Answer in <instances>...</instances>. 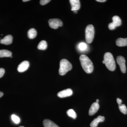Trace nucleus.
Segmentation results:
<instances>
[{"label": "nucleus", "instance_id": "6e6552de", "mask_svg": "<svg viewBox=\"0 0 127 127\" xmlns=\"http://www.w3.org/2000/svg\"><path fill=\"white\" fill-rule=\"evenodd\" d=\"M30 63L29 62L27 61H24L19 64L17 67V70L19 72H24L28 69Z\"/></svg>", "mask_w": 127, "mask_h": 127}, {"label": "nucleus", "instance_id": "412c9836", "mask_svg": "<svg viewBox=\"0 0 127 127\" xmlns=\"http://www.w3.org/2000/svg\"><path fill=\"white\" fill-rule=\"evenodd\" d=\"M119 108L121 112L124 114H127V107L124 104H121L119 105Z\"/></svg>", "mask_w": 127, "mask_h": 127}, {"label": "nucleus", "instance_id": "a878e982", "mask_svg": "<svg viewBox=\"0 0 127 127\" xmlns=\"http://www.w3.org/2000/svg\"><path fill=\"white\" fill-rule=\"evenodd\" d=\"M117 103H118L119 105H120V104H122V101L121 99H120V98H118L117 99Z\"/></svg>", "mask_w": 127, "mask_h": 127}, {"label": "nucleus", "instance_id": "aec40b11", "mask_svg": "<svg viewBox=\"0 0 127 127\" xmlns=\"http://www.w3.org/2000/svg\"><path fill=\"white\" fill-rule=\"evenodd\" d=\"M78 47L80 51H85L87 48V45L84 42H81L78 45Z\"/></svg>", "mask_w": 127, "mask_h": 127}, {"label": "nucleus", "instance_id": "393cba45", "mask_svg": "<svg viewBox=\"0 0 127 127\" xmlns=\"http://www.w3.org/2000/svg\"><path fill=\"white\" fill-rule=\"evenodd\" d=\"M5 71L3 68H0V78L2 77L4 74Z\"/></svg>", "mask_w": 127, "mask_h": 127}, {"label": "nucleus", "instance_id": "4468645a", "mask_svg": "<svg viewBox=\"0 0 127 127\" xmlns=\"http://www.w3.org/2000/svg\"><path fill=\"white\" fill-rule=\"evenodd\" d=\"M43 123L44 127H59L55 123L49 119H45L43 120Z\"/></svg>", "mask_w": 127, "mask_h": 127}, {"label": "nucleus", "instance_id": "ddd939ff", "mask_svg": "<svg viewBox=\"0 0 127 127\" xmlns=\"http://www.w3.org/2000/svg\"><path fill=\"white\" fill-rule=\"evenodd\" d=\"M116 44L119 47L126 46H127V38H119L116 41Z\"/></svg>", "mask_w": 127, "mask_h": 127}, {"label": "nucleus", "instance_id": "0eeeda50", "mask_svg": "<svg viewBox=\"0 0 127 127\" xmlns=\"http://www.w3.org/2000/svg\"><path fill=\"white\" fill-rule=\"evenodd\" d=\"M72 94L73 91L72 89L68 88L59 92L58 93L57 95L59 97L64 98L70 96Z\"/></svg>", "mask_w": 127, "mask_h": 127}, {"label": "nucleus", "instance_id": "b1692460", "mask_svg": "<svg viewBox=\"0 0 127 127\" xmlns=\"http://www.w3.org/2000/svg\"><path fill=\"white\" fill-rule=\"evenodd\" d=\"M116 27L115 26V25H114L112 22L109 23V25H108V28L109 30H114L116 28Z\"/></svg>", "mask_w": 127, "mask_h": 127}, {"label": "nucleus", "instance_id": "f3484780", "mask_svg": "<svg viewBox=\"0 0 127 127\" xmlns=\"http://www.w3.org/2000/svg\"><path fill=\"white\" fill-rule=\"evenodd\" d=\"M37 32L34 28L30 29L28 32V36L30 39H33L36 37Z\"/></svg>", "mask_w": 127, "mask_h": 127}, {"label": "nucleus", "instance_id": "1a4fd4ad", "mask_svg": "<svg viewBox=\"0 0 127 127\" xmlns=\"http://www.w3.org/2000/svg\"><path fill=\"white\" fill-rule=\"evenodd\" d=\"M100 106L98 103L94 102L91 105L89 109V114L90 116H93L97 112L99 109Z\"/></svg>", "mask_w": 127, "mask_h": 127}, {"label": "nucleus", "instance_id": "9b49d317", "mask_svg": "<svg viewBox=\"0 0 127 127\" xmlns=\"http://www.w3.org/2000/svg\"><path fill=\"white\" fill-rule=\"evenodd\" d=\"M105 120L104 117L101 116H98L90 124L91 127H97L98 123L104 122Z\"/></svg>", "mask_w": 127, "mask_h": 127}, {"label": "nucleus", "instance_id": "a211bd4d", "mask_svg": "<svg viewBox=\"0 0 127 127\" xmlns=\"http://www.w3.org/2000/svg\"><path fill=\"white\" fill-rule=\"evenodd\" d=\"M47 47V44L46 41L42 40L38 44L37 48L40 50H45Z\"/></svg>", "mask_w": 127, "mask_h": 127}, {"label": "nucleus", "instance_id": "7c9ffc66", "mask_svg": "<svg viewBox=\"0 0 127 127\" xmlns=\"http://www.w3.org/2000/svg\"><path fill=\"white\" fill-rule=\"evenodd\" d=\"M102 63H103L104 64V61H103Z\"/></svg>", "mask_w": 127, "mask_h": 127}, {"label": "nucleus", "instance_id": "f257e3e1", "mask_svg": "<svg viewBox=\"0 0 127 127\" xmlns=\"http://www.w3.org/2000/svg\"><path fill=\"white\" fill-rule=\"evenodd\" d=\"M79 60L82 67L87 73L92 72L94 70L93 64L88 57L84 55H81Z\"/></svg>", "mask_w": 127, "mask_h": 127}, {"label": "nucleus", "instance_id": "c756f323", "mask_svg": "<svg viewBox=\"0 0 127 127\" xmlns=\"http://www.w3.org/2000/svg\"><path fill=\"white\" fill-rule=\"evenodd\" d=\"M98 102H99V100H98V99H97V100H96V102L98 103Z\"/></svg>", "mask_w": 127, "mask_h": 127}, {"label": "nucleus", "instance_id": "c85d7f7f", "mask_svg": "<svg viewBox=\"0 0 127 127\" xmlns=\"http://www.w3.org/2000/svg\"><path fill=\"white\" fill-rule=\"evenodd\" d=\"M30 0H23V2H26V1H29Z\"/></svg>", "mask_w": 127, "mask_h": 127}, {"label": "nucleus", "instance_id": "f03ea898", "mask_svg": "<svg viewBox=\"0 0 127 127\" xmlns=\"http://www.w3.org/2000/svg\"><path fill=\"white\" fill-rule=\"evenodd\" d=\"M104 64L107 68L111 71H114L116 68L115 60L112 55L109 52L105 53L104 56Z\"/></svg>", "mask_w": 127, "mask_h": 127}, {"label": "nucleus", "instance_id": "dca6fc26", "mask_svg": "<svg viewBox=\"0 0 127 127\" xmlns=\"http://www.w3.org/2000/svg\"><path fill=\"white\" fill-rule=\"evenodd\" d=\"M12 53L10 51L6 50H0V58L5 57H11Z\"/></svg>", "mask_w": 127, "mask_h": 127}, {"label": "nucleus", "instance_id": "473e14b6", "mask_svg": "<svg viewBox=\"0 0 127 127\" xmlns=\"http://www.w3.org/2000/svg\"></svg>", "mask_w": 127, "mask_h": 127}, {"label": "nucleus", "instance_id": "4be33fe9", "mask_svg": "<svg viewBox=\"0 0 127 127\" xmlns=\"http://www.w3.org/2000/svg\"><path fill=\"white\" fill-rule=\"evenodd\" d=\"M11 119L13 122L16 124H18L20 122V118L15 114H12V115Z\"/></svg>", "mask_w": 127, "mask_h": 127}, {"label": "nucleus", "instance_id": "6ab92c4d", "mask_svg": "<svg viewBox=\"0 0 127 127\" xmlns=\"http://www.w3.org/2000/svg\"><path fill=\"white\" fill-rule=\"evenodd\" d=\"M67 114L69 117L75 119L77 117V114L75 111L72 109H70L67 111Z\"/></svg>", "mask_w": 127, "mask_h": 127}, {"label": "nucleus", "instance_id": "7ed1b4c3", "mask_svg": "<svg viewBox=\"0 0 127 127\" xmlns=\"http://www.w3.org/2000/svg\"><path fill=\"white\" fill-rule=\"evenodd\" d=\"M72 68V65L70 62L66 59H62L60 63L59 74L63 76L67 72L71 70Z\"/></svg>", "mask_w": 127, "mask_h": 127}, {"label": "nucleus", "instance_id": "20e7f679", "mask_svg": "<svg viewBox=\"0 0 127 127\" xmlns=\"http://www.w3.org/2000/svg\"><path fill=\"white\" fill-rule=\"evenodd\" d=\"M85 32L86 39L87 42L89 43H92L94 38L95 33V31L93 25H88L86 28Z\"/></svg>", "mask_w": 127, "mask_h": 127}, {"label": "nucleus", "instance_id": "5701e85b", "mask_svg": "<svg viewBox=\"0 0 127 127\" xmlns=\"http://www.w3.org/2000/svg\"><path fill=\"white\" fill-rule=\"evenodd\" d=\"M50 1H51L50 0H41L40 1V4L41 5H43L46 4Z\"/></svg>", "mask_w": 127, "mask_h": 127}, {"label": "nucleus", "instance_id": "423d86ee", "mask_svg": "<svg viewBox=\"0 0 127 127\" xmlns=\"http://www.w3.org/2000/svg\"><path fill=\"white\" fill-rule=\"evenodd\" d=\"M117 61L120 66V70L123 73H125L126 72V66L125 65V58L122 56H119L117 57Z\"/></svg>", "mask_w": 127, "mask_h": 127}, {"label": "nucleus", "instance_id": "bb28decb", "mask_svg": "<svg viewBox=\"0 0 127 127\" xmlns=\"http://www.w3.org/2000/svg\"><path fill=\"white\" fill-rule=\"evenodd\" d=\"M96 1L100 2H104L106 1V0H96Z\"/></svg>", "mask_w": 127, "mask_h": 127}, {"label": "nucleus", "instance_id": "39448f33", "mask_svg": "<svg viewBox=\"0 0 127 127\" xmlns=\"http://www.w3.org/2000/svg\"><path fill=\"white\" fill-rule=\"evenodd\" d=\"M48 23L50 27L54 29H57L59 27L62 26L63 24L62 21L58 18L50 19Z\"/></svg>", "mask_w": 127, "mask_h": 127}, {"label": "nucleus", "instance_id": "2f4dec72", "mask_svg": "<svg viewBox=\"0 0 127 127\" xmlns=\"http://www.w3.org/2000/svg\"><path fill=\"white\" fill-rule=\"evenodd\" d=\"M23 127V126H20V127Z\"/></svg>", "mask_w": 127, "mask_h": 127}, {"label": "nucleus", "instance_id": "2eb2a0df", "mask_svg": "<svg viewBox=\"0 0 127 127\" xmlns=\"http://www.w3.org/2000/svg\"><path fill=\"white\" fill-rule=\"evenodd\" d=\"M112 23L116 27L120 26L122 24V20L118 16H114L112 18Z\"/></svg>", "mask_w": 127, "mask_h": 127}, {"label": "nucleus", "instance_id": "9d476101", "mask_svg": "<svg viewBox=\"0 0 127 127\" xmlns=\"http://www.w3.org/2000/svg\"><path fill=\"white\" fill-rule=\"evenodd\" d=\"M70 2L71 6L72 11H77L80 9L81 5L79 0H70Z\"/></svg>", "mask_w": 127, "mask_h": 127}, {"label": "nucleus", "instance_id": "f8f14e48", "mask_svg": "<svg viewBox=\"0 0 127 127\" xmlns=\"http://www.w3.org/2000/svg\"><path fill=\"white\" fill-rule=\"evenodd\" d=\"M13 37L10 35H7L0 41V43L4 45H8L12 43Z\"/></svg>", "mask_w": 127, "mask_h": 127}, {"label": "nucleus", "instance_id": "cd10ccee", "mask_svg": "<svg viewBox=\"0 0 127 127\" xmlns=\"http://www.w3.org/2000/svg\"><path fill=\"white\" fill-rule=\"evenodd\" d=\"M3 95V93L2 92H0V97H2Z\"/></svg>", "mask_w": 127, "mask_h": 127}]
</instances>
